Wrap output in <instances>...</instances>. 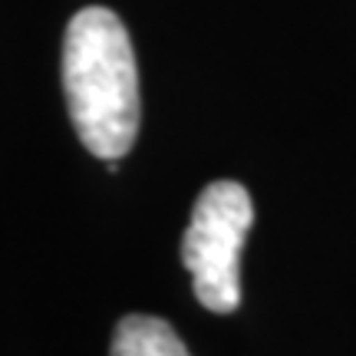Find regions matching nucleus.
<instances>
[{"instance_id":"f257e3e1","label":"nucleus","mask_w":356,"mask_h":356,"mask_svg":"<svg viewBox=\"0 0 356 356\" xmlns=\"http://www.w3.org/2000/svg\"><path fill=\"white\" fill-rule=\"evenodd\" d=\"M60 70L79 142L102 162H119L139 136V73L126 24L109 7L73 13Z\"/></svg>"},{"instance_id":"f03ea898","label":"nucleus","mask_w":356,"mask_h":356,"mask_svg":"<svg viewBox=\"0 0 356 356\" xmlns=\"http://www.w3.org/2000/svg\"><path fill=\"white\" fill-rule=\"evenodd\" d=\"M254 225V202L241 181L204 185L191 208L181 238V264L191 274V291L211 314H234L241 307V248Z\"/></svg>"},{"instance_id":"7ed1b4c3","label":"nucleus","mask_w":356,"mask_h":356,"mask_svg":"<svg viewBox=\"0 0 356 356\" xmlns=\"http://www.w3.org/2000/svg\"><path fill=\"white\" fill-rule=\"evenodd\" d=\"M113 356H191L175 327L162 317L129 314L115 323Z\"/></svg>"}]
</instances>
